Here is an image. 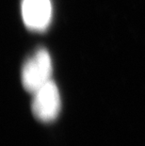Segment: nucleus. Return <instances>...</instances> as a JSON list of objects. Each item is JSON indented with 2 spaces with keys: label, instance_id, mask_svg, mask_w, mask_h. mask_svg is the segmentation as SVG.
<instances>
[{
  "label": "nucleus",
  "instance_id": "1",
  "mask_svg": "<svg viewBox=\"0 0 145 146\" xmlns=\"http://www.w3.org/2000/svg\"><path fill=\"white\" fill-rule=\"evenodd\" d=\"M52 60L47 50L39 48L24 62L22 69V84L29 92H36L51 80Z\"/></svg>",
  "mask_w": 145,
  "mask_h": 146
},
{
  "label": "nucleus",
  "instance_id": "3",
  "mask_svg": "<svg viewBox=\"0 0 145 146\" xmlns=\"http://www.w3.org/2000/svg\"><path fill=\"white\" fill-rule=\"evenodd\" d=\"M21 11L24 25L31 30H44L51 22V0H23Z\"/></svg>",
  "mask_w": 145,
  "mask_h": 146
},
{
  "label": "nucleus",
  "instance_id": "2",
  "mask_svg": "<svg viewBox=\"0 0 145 146\" xmlns=\"http://www.w3.org/2000/svg\"><path fill=\"white\" fill-rule=\"evenodd\" d=\"M32 112L38 121L51 123L60 114L61 101L57 85L52 80L33 92Z\"/></svg>",
  "mask_w": 145,
  "mask_h": 146
}]
</instances>
